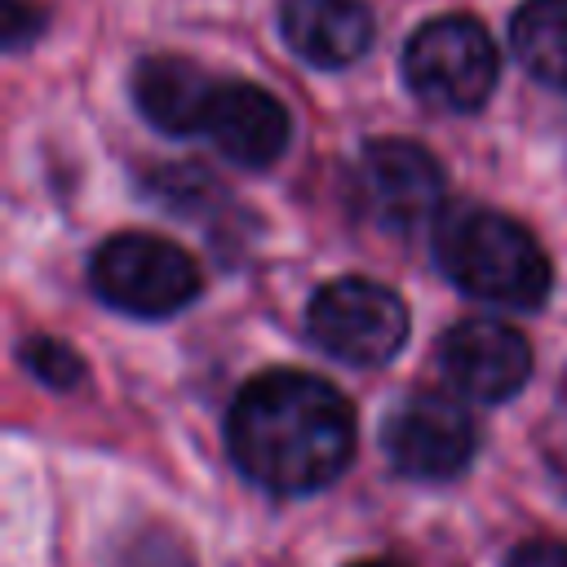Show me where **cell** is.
<instances>
[{"mask_svg":"<svg viewBox=\"0 0 567 567\" xmlns=\"http://www.w3.org/2000/svg\"><path fill=\"white\" fill-rule=\"evenodd\" d=\"M354 434L350 399L301 368L252 377L226 412V452L235 470L275 496H310L337 483L354 461Z\"/></svg>","mask_w":567,"mask_h":567,"instance_id":"6da1fadb","label":"cell"},{"mask_svg":"<svg viewBox=\"0 0 567 567\" xmlns=\"http://www.w3.org/2000/svg\"><path fill=\"white\" fill-rule=\"evenodd\" d=\"M439 270L474 301L505 310H540L554 288V266L540 239L509 213L483 204H447L434 221Z\"/></svg>","mask_w":567,"mask_h":567,"instance_id":"7a4b0ae2","label":"cell"},{"mask_svg":"<svg viewBox=\"0 0 567 567\" xmlns=\"http://www.w3.org/2000/svg\"><path fill=\"white\" fill-rule=\"evenodd\" d=\"M89 288L102 306L133 315V319H168L186 310L204 275L186 248H177L164 235L146 230H120L89 257Z\"/></svg>","mask_w":567,"mask_h":567,"instance_id":"3957f363","label":"cell"},{"mask_svg":"<svg viewBox=\"0 0 567 567\" xmlns=\"http://www.w3.org/2000/svg\"><path fill=\"white\" fill-rule=\"evenodd\" d=\"M403 80L434 111H478L501 80L496 40L470 13L430 18L403 44Z\"/></svg>","mask_w":567,"mask_h":567,"instance_id":"277c9868","label":"cell"},{"mask_svg":"<svg viewBox=\"0 0 567 567\" xmlns=\"http://www.w3.org/2000/svg\"><path fill=\"white\" fill-rule=\"evenodd\" d=\"M306 332L337 363L385 368L408 346L412 315L394 288L363 279V275H341V279H328L310 297Z\"/></svg>","mask_w":567,"mask_h":567,"instance_id":"5b68a950","label":"cell"},{"mask_svg":"<svg viewBox=\"0 0 567 567\" xmlns=\"http://www.w3.org/2000/svg\"><path fill=\"white\" fill-rule=\"evenodd\" d=\"M354 208L390 235L434 230L447 208V177L421 142L372 137L354 155Z\"/></svg>","mask_w":567,"mask_h":567,"instance_id":"8992f818","label":"cell"},{"mask_svg":"<svg viewBox=\"0 0 567 567\" xmlns=\"http://www.w3.org/2000/svg\"><path fill=\"white\" fill-rule=\"evenodd\" d=\"M381 447L399 474L443 483V478H456L474 461L478 425L456 390L452 394L412 390L381 421Z\"/></svg>","mask_w":567,"mask_h":567,"instance_id":"52a82bcc","label":"cell"},{"mask_svg":"<svg viewBox=\"0 0 567 567\" xmlns=\"http://www.w3.org/2000/svg\"><path fill=\"white\" fill-rule=\"evenodd\" d=\"M443 381L474 403H505L532 377V346L501 319H461L439 337Z\"/></svg>","mask_w":567,"mask_h":567,"instance_id":"ba28073f","label":"cell"},{"mask_svg":"<svg viewBox=\"0 0 567 567\" xmlns=\"http://www.w3.org/2000/svg\"><path fill=\"white\" fill-rule=\"evenodd\" d=\"M199 137L239 168H270L292 137L284 102L248 80H217Z\"/></svg>","mask_w":567,"mask_h":567,"instance_id":"9c48e42d","label":"cell"},{"mask_svg":"<svg viewBox=\"0 0 567 567\" xmlns=\"http://www.w3.org/2000/svg\"><path fill=\"white\" fill-rule=\"evenodd\" d=\"M279 31L288 49L319 71L359 62L377 40V22L363 0H284Z\"/></svg>","mask_w":567,"mask_h":567,"instance_id":"30bf717a","label":"cell"},{"mask_svg":"<svg viewBox=\"0 0 567 567\" xmlns=\"http://www.w3.org/2000/svg\"><path fill=\"white\" fill-rule=\"evenodd\" d=\"M217 80L213 71H204L199 62L190 58H177V53H151L133 66V102L137 111L159 128V133H173V137H199L204 128V115L213 106V93H217Z\"/></svg>","mask_w":567,"mask_h":567,"instance_id":"8fae6325","label":"cell"},{"mask_svg":"<svg viewBox=\"0 0 567 567\" xmlns=\"http://www.w3.org/2000/svg\"><path fill=\"white\" fill-rule=\"evenodd\" d=\"M509 44L523 71L549 89H567V0H523L509 22Z\"/></svg>","mask_w":567,"mask_h":567,"instance_id":"7c38bea8","label":"cell"},{"mask_svg":"<svg viewBox=\"0 0 567 567\" xmlns=\"http://www.w3.org/2000/svg\"><path fill=\"white\" fill-rule=\"evenodd\" d=\"M18 359H22V368H27L35 381H44V385H53V390L80 385V372H84L80 354H75L71 346L53 341V337H27L22 350H18Z\"/></svg>","mask_w":567,"mask_h":567,"instance_id":"4fadbf2b","label":"cell"},{"mask_svg":"<svg viewBox=\"0 0 567 567\" xmlns=\"http://www.w3.org/2000/svg\"><path fill=\"white\" fill-rule=\"evenodd\" d=\"M120 567H190V558L168 532L137 527V536L128 545H120Z\"/></svg>","mask_w":567,"mask_h":567,"instance_id":"5bb4252c","label":"cell"},{"mask_svg":"<svg viewBox=\"0 0 567 567\" xmlns=\"http://www.w3.org/2000/svg\"><path fill=\"white\" fill-rule=\"evenodd\" d=\"M505 567H567V545L558 540H523L509 549Z\"/></svg>","mask_w":567,"mask_h":567,"instance_id":"9a60e30c","label":"cell"},{"mask_svg":"<svg viewBox=\"0 0 567 567\" xmlns=\"http://www.w3.org/2000/svg\"><path fill=\"white\" fill-rule=\"evenodd\" d=\"M31 18H40L31 4L9 0V31H4V44H9V49H22V44H27V35H31V31H40V22H31Z\"/></svg>","mask_w":567,"mask_h":567,"instance_id":"2e32d148","label":"cell"},{"mask_svg":"<svg viewBox=\"0 0 567 567\" xmlns=\"http://www.w3.org/2000/svg\"><path fill=\"white\" fill-rule=\"evenodd\" d=\"M350 567H399V563H390V558H363V563H350Z\"/></svg>","mask_w":567,"mask_h":567,"instance_id":"e0dca14e","label":"cell"}]
</instances>
